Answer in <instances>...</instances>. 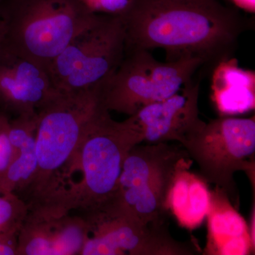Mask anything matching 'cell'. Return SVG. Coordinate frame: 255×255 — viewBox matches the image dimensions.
Instances as JSON below:
<instances>
[{
	"label": "cell",
	"instance_id": "1",
	"mask_svg": "<svg viewBox=\"0 0 255 255\" xmlns=\"http://www.w3.org/2000/svg\"><path fill=\"white\" fill-rule=\"evenodd\" d=\"M126 50L162 49L167 60L198 58L214 68L233 58L250 22L220 0H130L119 15Z\"/></svg>",
	"mask_w": 255,
	"mask_h": 255
},
{
	"label": "cell",
	"instance_id": "2",
	"mask_svg": "<svg viewBox=\"0 0 255 255\" xmlns=\"http://www.w3.org/2000/svg\"><path fill=\"white\" fill-rule=\"evenodd\" d=\"M102 89L58 91L38 111L36 169L17 194L28 211H55L60 207L68 189L70 163L79 142L87 124L103 105Z\"/></svg>",
	"mask_w": 255,
	"mask_h": 255
},
{
	"label": "cell",
	"instance_id": "3",
	"mask_svg": "<svg viewBox=\"0 0 255 255\" xmlns=\"http://www.w3.org/2000/svg\"><path fill=\"white\" fill-rule=\"evenodd\" d=\"M143 135L132 116L116 122L103 105L87 124L70 166V176L81 171L80 182L70 186L64 197L68 212L88 214L114 200L126 157Z\"/></svg>",
	"mask_w": 255,
	"mask_h": 255
},
{
	"label": "cell",
	"instance_id": "4",
	"mask_svg": "<svg viewBox=\"0 0 255 255\" xmlns=\"http://www.w3.org/2000/svg\"><path fill=\"white\" fill-rule=\"evenodd\" d=\"M1 46L48 67L99 14L80 0H4Z\"/></svg>",
	"mask_w": 255,
	"mask_h": 255
},
{
	"label": "cell",
	"instance_id": "5",
	"mask_svg": "<svg viewBox=\"0 0 255 255\" xmlns=\"http://www.w3.org/2000/svg\"><path fill=\"white\" fill-rule=\"evenodd\" d=\"M204 68V61L198 58L160 62L150 50H126L122 63L103 87L102 104L110 112L130 117L177 93Z\"/></svg>",
	"mask_w": 255,
	"mask_h": 255
},
{
	"label": "cell",
	"instance_id": "6",
	"mask_svg": "<svg viewBox=\"0 0 255 255\" xmlns=\"http://www.w3.org/2000/svg\"><path fill=\"white\" fill-rule=\"evenodd\" d=\"M126 37L119 15L99 14L49 65L52 82L63 92L105 85L125 55Z\"/></svg>",
	"mask_w": 255,
	"mask_h": 255
},
{
	"label": "cell",
	"instance_id": "7",
	"mask_svg": "<svg viewBox=\"0 0 255 255\" xmlns=\"http://www.w3.org/2000/svg\"><path fill=\"white\" fill-rule=\"evenodd\" d=\"M188 156L166 142L134 146L124 160L114 202L142 222L164 225L169 188Z\"/></svg>",
	"mask_w": 255,
	"mask_h": 255
},
{
	"label": "cell",
	"instance_id": "8",
	"mask_svg": "<svg viewBox=\"0 0 255 255\" xmlns=\"http://www.w3.org/2000/svg\"><path fill=\"white\" fill-rule=\"evenodd\" d=\"M201 176L236 201L234 174L255 178V119L223 117L205 124L184 145Z\"/></svg>",
	"mask_w": 255,
	"mask_h": 255
},
{
	"label": "cell",
	"instance_id": "9",
	"mask_svg": "<svg viewBox=\"0 0 255 255\" xmlns=\"http://www.w3.org/2000/svg\"><path fill=\"white\" fill-rule=\"evenodd\" d=\"M82 216L88 224L89 232L82 255H189L196 253L195 245L175 241L164 225L142 222L116 202Z\"/></svg>",
	"mask_w": 255,
	"mask_h": 255
},
{
	"label": "cell",
	"instance_id": "10",
	"mask_svg": "<svg viewBox=\"0 0 255 255\" xmlns=\"http://www.w3.org/2000/svg\"><path fill=\"white\" fill-rule=\"evenodd\" d=\"M201 75L186 83L177 93L142 107L132 115L143 135V141H177L183 146L200 131L206 122L199 118Z\"/></svg>",
	"mask_w": 255,
	"mask_h": 255
},
{
	"label": "cell",
	"instance_id": "11",
	"mask_svg": "<svg viewBox=\"0 0 255 255\" xmlns=\"http://www.w3.org/2000/svg\"><path fill=\"white\" fill-rule=\"evenodd\" d=\"M48 68L0 46V106L16 114L38 112L58 93Z\"/></svg>",
	"mask_w": 255,
	"mask_h": 255
},
{
	"label": "cell",
	"instance_id": "12",
	"mask_svg": "<svg viewBox=\"0 0 255 255\" xmlns=\"http://www.w3.org/2000/svg\"><path fill=\"white\" fill-rule=\"evenodd\" d=\"M207 219L206 255H246L255 252L246 221L230 202L228 194L219 188L211 191Z\"/></svg>",
	"mask_w": 255,
	"mask_h": 255
},
{
	"label": "cell",
	"instance_id": "13",
	"mask_svg": "<svg viewBox=\"0 0 255 255\" xmlns=\"http://www.w3.org/2000/svg\"><path fill=\"white\" fill-rule=\"evenodd\" d=\"M38 113L18 116L9 122L7 133L14 155L0 174V194H17L31 181L37 167L36 134Z\"/></svg>",
	"mask_w": 255,
	"mask_h": 255
},
{
	"label": "cell",
	"instance_id": "14",
	"mask_svg": "<svg viewBox=\"0 0 255 255\" xmlns=\"http://www.w3.org/2000/svg\"><path fill=\"white\" fill-rule=\"evenodd\" d=\"M212 100L223 116L255 110V73L238 66L235 58L223 60L213 69Z\"/></svg>",
	"mask_w": 255,
	"mask_h": 255
},
{
	"label": "cell",
	"instance_id": "15",
	"mask_svg": "<svg viewBox=\"0 0 255 255\" xmlns=\"http://www.w3.org/2000/svg\"><path fill=\"white\" fill-rule=\"evenodd\" d=\"M187 158L177 169L167 196V209L182 227L194 230L207 217L211 206V191L202 177L189 170Z\"/></svg>",
	"mask_w": 255,
	"mask_h": 255
},
{
	"label": "cell",
	"instance_id": "16",
	"mask_svg": "<svg viewBox=\"0 0 255 255\" xmlns=\"http://www.w3.org/2000/svg\"><path fill=\"white\" fill-rule=\"evenodd\" d=\"M28 212L27 204L16 194H0V233L18 234Z\"/></svg>",
	"mask_w": 255,
	"mask_h": 255
},
{
	"label": "cell",
	"instance_id": "17",
	"mask_svg": "<svg viewBox=\"0 0 255 255\" xmlns=\"http://www.w3.org/2000/svg\"><path fill=\"white\" fill-rule=\"evenodd\" d=\"M97 14L119 15L127 7L130 0H80Z\"/></svg>",
	"mask_w": 255,
	"mask_h": 255
},
{
	"label": "cell",
	"instance_id": "18",
	"mask_svg": "<svg viewBox=\"0 0 255 255\" xmlns=\"http://www.w3.org/2000/svg\"><path fill=\"white\" fill-rule=\"evenodd\" d=\"M8 127L0 131V174L9 166L14 155V147L8 137Z\"/></svg>",
	"mask_w": 255,
	"mask_h": 255
},
{
	"label": "cell",
	"instance_id": "19",
	"mask_svg": "<svg viewBox=\"0 0 255 255\" xmlns=\"http://www.w3.org/2000/svg\"><path fill=\"white\" fill-rule=\"evenodd\" d=\"M18 234L0 233V255H17Z\"/></svg>",
	"mask_w": 255,
	"mask_h": 255
},
{
	"label": "cell",
	"instance_id": "20",
	"mask_svg": "<svg viewBox=\"0 0 255 255\" xmlns=\"http://www.w3.org/2000/svg\"><path fill=\"white\" fill-rule=\"evenodd\" d=\"M238 9L244 10L246 12L254 14L255 0H230Z\"/></svg>",
	"mask_w": 255,
	"mask_h": 255
},
{
	"label": "cell",
	"instance_id": "21",
	"mask_svg": "<svg viewBox=\"0 0 255 255\" xmlns=\"http://www.w3.org/2000/svg\"><path fill=\"white\" fill-rule=\"evenodd\" d=\"M9 124V121L8 120L7 117L4 114L0 113V131L8 127Z\"/></svg>",
	"mask_w": 255,
	"mask_h": 255
},
{
	"label": "cell",
	"instance_id": "22",
	"mask_svg": "<svg viewBox=\"0 0 255 255\" xmlns=\"http://www.w3.org/2000/svg\"><path fill=\"white\" fill-rule=\"evenodd\" d=\"M5 35V26L4 21L1 18V14H0V46L2 43L3 40Z\"/></svg>",
	"mask_w": 255,
	"mask_h": 255
},
{
	"label": "cell",
	"instance_id": "23",
	"mask_svg": "<svg viewBox=\"0 0 255 255\" xmlns=\"http://www.w3.org/2000/svg\"><path fill=\"white\" fill-rule=\"evenodd\" d=\"M255 209L253 210V217H252V223H251V228L250 229V232H251V236L252 241L255 245Z\"/></svg>",
	"mask_w": 255,
	"mask_h": 255
},
{
	"label": "cell",
	"instance_id": "24",
	"mask_svg": "<svg viewBox=\"0 0 255 255\" xmlns=\"http://www.w3.org/2000/svg\"><path fill=\"white\" fill-rule=\"evenodd\" d=\"M4 1V0H0V2H1V1Z\"/></svg>",
	"mask_w": 255,
	"mask_h": 255
}]
</instances>
